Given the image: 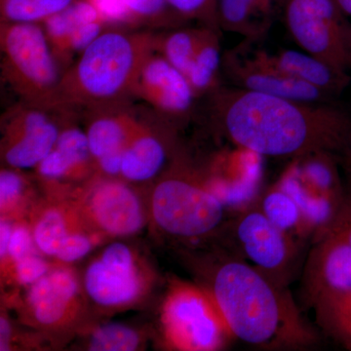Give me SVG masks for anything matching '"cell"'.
<instances>
[{"instance_id":"11","label":"cell","mask_w":351,"mask_h":351,"mask_svg":"<svg viewBox=\"0 0 351 351\" xmlns=\"http://www.w3.org/2000/svg\"><path fill=\"white\" fill-rule=\"evenodd\" d=\"M133 96L177 125L193 115L197 99L186 75L156 52L141 69Z\"/></svg>"},{"instance_id":"34","label":"cell","mask_w":351,"mask_h":351,"mask_svg":"<svg viewBox=\"0 0 351 351\" xmlns=\"http://www.w3.org/2000/svg\"><path fill=\"white\" fill-rule=\"evenodd\" d=\"M14 265L16 278L22 285H32L49 271L45 261L34 252L21 258Z\"/></svg>"},{"instance_id":"9","label":"cell","mask_w":351,"mask_h":351,"mask_svg":"<svg viewBox=\"0 0 351 351\" xmlns=\"http://www.w3.org/2000/svg\"><path fill=\"white\" fill-rule=\"evenodd\" d=\"M234 233L244 257L274 282L287 287L300 241L274 225L258 205L247 208L237 217Z\"/></svg>"},{"instance_id":"32","label":"cell","mask_w":351,"mask_h":351,"mask_svg":"<svg viewBox=\"0 0 351 351\" xmlns=\"http://www.w3.org/2000/svg\"><path fill=\"white\" fill-rule=\"evenodd\" d=\"M100 13L101 19L110 27L145 29L122 0H87Z\"/></svg>"},{"instance_id":"24","label":"cell","mask_w":351,"mask_h":351,"mask_svg":"<svg viewBox=\"0 0 351 351\" xmlns=\"http://www.w3.org/2000/svg\"><path fill=\"white\" fill-rule=\"evenodd\" d=\"M257 205L274 225L298 241L311 237L299 205L278 182L263 193Z\"/></svg>"},{"instance_id":"39","label":"cell","mask_w":351,"mask_h":351,"mask_svg":"<svg viewBox=\"0 0 351 351\" xmlns=\"http://www.w3.org/2000/svg\"><path fill=\"white\" fill-rule=\"evenodd\" d=\"M12 336L10 323L3 315L0 317V350H11L10 341Z\"/></svg>"},{"instance_id":"23","label":"cell","mask_w":351,"mask_h":351,"mask_svg":"<svg viewBox=\"0 0 351 351\" xmlns=\"http://www.w3.org/2000/svg\"><path fill=\"white\" fill-rule=\"evenodd\" d=\"M311 308L323 332L351 351V289L323 295Z\"/></svg>"},{"instance_id":"2","label":"cell","mask_w":351,"mask_h":351,"mask_svg":"<svg viewBox=\"0 0 351 351\" xmlns=\"http://www.w3.org/2000/svg\"><path fill=\"white\" fill-rule=\"evenodd\" d=\"M205 289L235 339L269 350L309 348L317 341L287 287L239 257H219L208 267Z\"/></svg>"},{"instance_id":"1","label":"cell","mask_w":351,"mask_h":351,"mask_svg":"<svg viewBox=\"0 0 351 351\" xmlns=\"http://www.w3.org/2000/svg\"><path fill=\"white\" fill-rule=\"evenodd\" d=\"M207 96L219 135L263 157L295 159L320 152L343 156L350 143L351 113L334 101L308 103L221 85Z\"/></svg>"},{"instance_id":"27","label":"cell","mask_w":351,"mask_h":351,"mask_svg":"<svg viewBox=\"0 0 351 351\" xmlns=\"http://www.w3.org/2000/svg\"><path fill=\"white\" fill-rule=\"evenodd\" d=\"M75 0H0V23H43Z\"/></svg>"},{"instance_id":"25","label":"cell","mask_w":351,"mask_h":351,"mask_svg":"<svg viewBox=\"0 0 351 351\" xmlns=\"http://www.w3.org/2000/svg\"><path fill=\"white\" fill-rule=\"evenodd\" d=\"M93 160L91 152L84 145L57 141L54 149L36 166V169L44 179L59 180L82 174Z\"/></svg>"},{"instance_id":"21","label":"cell","mask_w":351,"mask_h":351,"mask_svg":"<svg viewBox=\"0 0 351 351\" xmlns=\"http://www.w3.org/2000/svg\"><path fill=\"white\" fill-rule=\"evenodd\" d=\"M219 32L204 27L191 61L186 78L196 97L207 96L221 86L219 73L223 64Z\"/></svg>"},{"instance_id":"22","label":"cell","mask_w":351,"mask_h":351,"mask_svg":"<svg viewBox=\"0 0 351 351\" xmlns=\"http://www.w3.org/2000/svg\"><path fill=\"white\" fill-rule=\"evenodd\" d=\"M218 16L221 31L239 34L246 41L262 38L271 25L260 0H218Z\"/></svg>"},{"instance_id":"18","label":"cell","mask_w":351,"mask_h":351,"mask_svg":"<svg viewBox=\"0 0 351 351\" xmlns=\"http://www.w3.org/2000/svg\"><path fill=\"white\" fill-rule=\"evenodd\" d=\"M219 158L215 176L208 177L210 188L225 204L239 202V197H249L256 191L262 177L263 156L234 145Z\"/></svg>"},{"instance_id":"33","label":"cell","mask_w":351,"mask_h":351,"mask_svg":"<svg viewBox=\"0 0 351 351\" xmlns=\"http://www.w3.org/2000/svg\"><path fill=\"white\" fill-rule=\"evenodd\" d=\"M14 168H4L0 172V207L1 212L12 209L22 197L25 182Z\"/></svg>"},{"instance_id":"37","label":"cell","mask_w":351,"mask_h":351,"mask_svg":"<svg viewBox=\"0 0 351 351\" xmlns=\"http://www.w3.org/2000/svg\"><path fill=\"white\" fill-rule=\"evenodd\" d=\"M124 151L115 152L112 154L101 157L98 160L95 161L99 169L108 176L121 175L122 157H123Z\"/></svg>"},{"instance_id":"40","label":"cell","mask_w":351,"mask_h":351,"mask_svg":"<svg viewBox=\"0 0 351 351\" xmlns=\"http://www.w3.org/2000/svg\"><path fill=\"white\" fill-rule=\"evenodd\" d=\"M260 1L263 7V10L271 18L276 6L279 7V4H280V0H260Z\"/></svg>"},{"instance_id":"15","label":"cell","mask_w":351,"mask_h":351,"mask_svg":"<svg viewBox=\"0 0 351 351\" xmlns=\"http://www.w3.org/2000/svg\"><path fill=\"white\" fill-rule=\"evenodd\" d=\"M86 133L94 161L112 152L124 151L136 135L143 119L129 103L83 110Z\"/></svg>"},{"instance_id":"35","label":"cell","mask_w":351,"mask_h":351,"mask_svg":"<svg viewBox=\"0 0 351 351\" xmlns=\"http://www.w3.org/2000/svg\"><path fill=\"white\" fill-rule=\"evenodd\" d=\"M92 246L91 239L86 235L77 232L69 233L58 251L56 257L62 262H75L86 256Z\"/></svg>"},{"instance_id":"5","label":"cell","mask_w":351,"mask_h":351,"mask_svg":"<svg viewBox=\"0 0 351 351\" xmlns=\"http://www.w3.org/2000/svg\"><path fill=\"white\" fill-rule=\"evenodd\" d=\"M0 53L2 82L20 101L53 108L64 71L41 23H0Z\"/></svg>"},{"instance_id":"10","label":"cell","mask_w":351,"mask_h":351,"mask_svg":"<svg viewBox=\"0 0 351 351\" xmlns=\"http://www.w3.org/2000/svg\"><path fill=\"white\" fill-rule=\"evenodd\" d=\"M221 71L233 86L292 100L331 103L335 99L311 85L295 80L272 63L269 53L258 50L247 55L242 46L223 54Z\"/></svg>"},{"instance_id":"30","label":"cell","mask_w":351,"mask_h":351,"mask_svg":"<svg viewBox=\"0 0 351 351\" xmlns=\"http://www.w3.org/2000/svg\"><path fill=\"white\" fill-rule=\"evenodd\" d=\"M140 336L125 325L110 323L99 327L90 338L88 350L94 351H132L138 350Z\"/></svg>"},{"instance_id":"4","label":"cell","mask_w":351,"mask_h":351,"mask_svg":"<svg viewBox=\"0 0 351 351\" xmlns=\"http://www.w3.org/2000/svg\"><path fill=\"white\" fill-rule=\"evenodd\" d=\"M172 169L154 186L152 211L163 232L180 239L206 237L225 218L226 206L210 188L207 176L178 156Z\"/></svg>"},{"instance_id":"19","label":"cell","mask_w":351,"mask_h":351,"mask_svg":"<svg viewBox=\"0 0 351 351\" xmlns=\"http://www.w3.org/2000/svg\"><path fill=\"white\" fill-rule=\"evenodd\" d=\"M269 58L284 73L334 99L351 83L348 73L338 71L304 51L281 50L274 54L269 53Z\"/></svg>"},{"instance_id":"29","label":"cell","mask_w":351,"mask_h":351,"mask_svg":"<svg viewBox=\"0 0 351 351\" xmlns=\"http://www.w3.org/2000/svg\"><path fill=\"white\" fill-rule=\"evenodd\" d=\"M69 233L64 215L58 209H50L38 219L32 237L39 250L46 255L56 257Z\"/></svg>"},{"instance_id":"36","label":"cell","mask_w":351,"mask_h":351,"mask_svg":"<svg viewBox=\"0 0 351 351\" xmlns=\"http://www.w3.org/2000/svg\"><path fill=\"white\" fill-rule=\"evenodd\" d=\"M34 237L24 226L13 228L10 244L8 248V258L13 263L29 255L34 251Z\"/></svg>"},{"instance_id":"3","label":"cell","mask_w":351,"mask_h":351,"mask_svg":"<svg viewBox=\"0 0 351 351\" xmlns=\"http://www.w3.org/2000/svg\"><path fill=\"white\" fill-rule=\"evenodd\" d=\"M156 45L154 29L107 27L64 71L52 108L77 112L129 103Z\"/></svg>"},{"instance_id":"7","label":"cell","mask_w":351,"mask_h":351,"mask_svg":"<svg viewBox=\"0 0 351 351\" xmlns=\"http://www.w3.org/2000/svg\"><path fill=\"white\" fill-rule=\"evenodd\" d=\"M162 321L168 341L180 350H219L235 339L211 295L189 284L172 289Z\"/></svg>"},{"instance_id":"8","label":"cell","mask_w":351,"mask_h":351,"mask_svg":"<svg viewBox=\"0 0 351 351\" xmlns=\"http://www.w3.org/2000/svg\"><path fill=\"white\" fill-rule=\"evenodd\" d=\"M64 112L19 101L1 117V158L7 167H36L54 149Z\"/></svg>"},{"instance_id":"16","label":"cell","mask_w":351,"mask_h":351,"mask_svg":"<svg viewBox=\"0 0 351 351\" xmlns=\"http://www.w3.org/2000/svg\"><path fill=\"white\" fill-rule=\"evenodd\" d=\"M177 124H166L161 132L152 130L143 119L142 125L124 149L121 176L131 182H147L158 175L165 165L173 143Z\"/></svg>"},{"instance_id":"13","label":"cell","mask_w":351,"mask_h":351,"mask_svg":"<svg viewBox=\"0 0 351 351\" xmlns=\"http://www.w3.org/2000/svg\"><path fill=\"white\" fill-rule=\"evenodd\" d=\"M351 289V247L324 234L313 240L302 274V295L307 306L323 295Z\"/></svg>"},{"instance_id":"41","label":"cell","mask_w":351,"mask_h":351,"mask_svg":"<svg viewBox=\"0 0 351 351\" xmlns=\"http://www.w3.org/2000/svg\"><path fill=\"white\" fill-rule=\"evenodd\" d=\"M348 17L351 18V0H335Z\"/></svg>"},{"instance_id":"28","label":"cell","mask_w":351,"mask_h":351,"mask_svg":"<svg viewBox=\"0 0 351 351\" xmlns=\"http://www.w3.org/2000/svg\"><path fill=\"white\" fill-rule=\"evenodd\" d=\"M137 18L141 25L149 29H169L186 25L184 19L173 10L167 0H122Z\"/></svg>"},{"instance_id":"14","label":"cell","mask_w":351,"mask_h":351,"mask_svg":"<svg viewBox=\"0 0 351 351\" xmlns=\"http://www.w3.org/2000/svg\"><path fill=\"white\" fill-rule=\"evenodd\" d=\"M90 219L101 230L117 237H126L142 230L145 217L136 193L126 184L101 181L87 196Z\"/></svg>"},{"instance_id":"38","label":"cell","mask_w":351,"mask_h":351,"mask_svg":"<svg viewBox=\"0 0 351 351\" xmlns=\"http://www.w3.org/2000/svg\"><path fill=\"white\" fill-rule=\"evenodd\" d=\"M13 228L6 219H1L0 223V257L1 262H5L8 258V248L10 244L11 235H12Z\"/></svg>"},{"instance_id":"31","label":"cell","mask_w":351,"mask_h":351,"mask_svg":"<svg viewBox=\"0 0 351 351\" xmlns=\"http://www.w3.org/2000/svg\"><path fill=\"white\" fill-rule=\"evenodd\" d=\"M173 10L186 21H197L200 25L221 32L218 0H167Z\"/></svg>"},{"instance_id":"17","label":"cell","mask_w":351,"mask_h":351,"mask_svg":"<svg viewBox=\"0 0 351 351\" xmlns=\"http://www.w3.org/2000/svg\"><path fill=\"white\" fill-rule=\"evenodd\" d=\"M78 284L75 274L66 269L49 270L32 284L27 301L34 319L44 326L64 322L75 307Z\"/></svg>"},{"instance_id":"20","label":"cell","mask_w":351,"mask_h":351,"mask_svg":"<svg viewBox=\"0 0 351 351\" xmlns=\"http://www.w3.org/2000/svg\"><path fill=\"white\" fill-rule=\"evenodd\" d=\"M98 21L104 20L98 10L89 1L75 0L64 10L41 23L55 57L64 71L73 64L69 48L77 27L85 23Z\"/></svg>"},{"instance_id":"12","label":"cell","mask_w":351,"mask_h":351,"mask_svg":"<svg viewBox=\"0 0 351 351\" xmlns=\"http://www.w3.org/2000/svg\"><path fill=\"white\" fill-rule=\"evenodd\" d=\"M84 284L92 301L107 307L130 304L143 286L133 254L120 242L108 245L101 258L88 267Z\"/></svg>"},{"instance_id":"26","label":"cell","mask_w":351,"mask_h":351,"mask_svg":"<svg viewBox=\"0 0 351 351\" xmlns=\"http://www.w3.org/2000/svg\"><path fill=\"white\" fill-rule=\"evenodd\" d=\"M203 29V25L198 27L182 25L156 32V52L165 58L186 77Z\"/></svg>"},{"instance_id":"42","label":"cell","mask_w":351,"mask_h":351,"mask_svg":"<svg viewBox=\"0 0 351 351\" xmlns=\"http://www.w3.org/2000/svg\"><path fill=\"white\" fill-rule=\"evenodd\" d=\"M341 158H343V166L351 168V137L348 147H346V151Z\"/></svg>"},{"instance_id":"6","label":"cell","mask_w":351,"mask_h":351,"mask_svg":"<svg viewBox=\"0 0 351 351\" xmlns=\"http://www.w3.org/2000/svg\"><path fill=\"white\" fill-rule=\"evenodd\" d=\"M279 7L291 38L302 51L348 73L350 23L335 0H280Z\"/></svg>"}]
</instances>
